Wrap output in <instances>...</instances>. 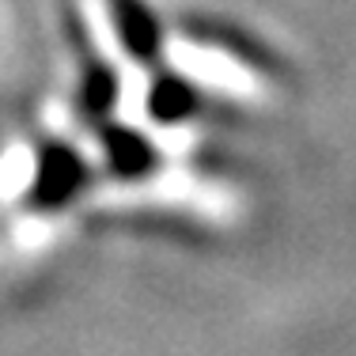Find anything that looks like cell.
I'll use <instances>...</instances> for the list:
<instances>
[{
	"label": "cell",
	"mask_w": 356,
	"mask_h": 356,
	"mask_svg": "<svg viewBox=\"0 0 356 356\" xmlns=\"http://www.w3.org/2000/svg\"><path fill=\"white\" fill-rule=\"evenodd\" d=\"M91 182V167L69 140H46L38 148L35 182H31L27 201L38 213H61L69 209Z\"/></svg>",
	"instance_id": "1"
},
{
	"label": "cell",
	"mask_w": 356,
	"mask_h": 356,
	"mask_svg": "<svg viewBox=\"0 0 356 356\" xmlns=\"http://www.w3.org/2000/svg\"><path fill=\"white\" fill-rule=\"evenodd\" d=\"M99 144H103V159H106L110 175L122 178V182H140V178H148L159 163L156 144L144 137L140 129H133V125L106 122L103 129H99Z\"/></svg>",
	"instance_id": "2"
},
{
	"label": "cell",
	"mask_w": 356,
	"mask_h": 356,
	"mask_svg": "<svg viewBox=\"0 0 356 356\" xmlns=\"http://www.w3.org/2000/svg\"><path fill=\"white\" fill-rule=\"evenodd\" d=\"M110 19H114L118 42L137 65H152L163 54V31L159 19L144 0H110Z\"/></svg>",
	"instance_id": "3"
},
{
	"label": "cell",
	"mask_w": 356,
	"mask_h": 356,
	"mask_svg": "<svg viewBox=\"0 0 356 356\" xmlns=\"http://www.w3.org/2000/svg\"><path fill=\"white\" fill-rule=\"evenodd\" d=\"M80 110L91 122H106V114L118 103V72L110 69L99 54H88L83 61V76H80Z\"/></svg>",
	"instance_id": "4"
},
{
	"label": "cell",
	"mask_w": 356,
	"mask_h": 356,
	"mask_svg": "<svg viewBox=\"0 0 356 356\" xmlns=\"http://www.w3.org/2000/svg\"><path fill=\"white\" fill-rule=\"evenodd\" d=\"M193 103H197V95H193V83L186 80V76H156L152 80V91H148V114L156 118L159 125H178L190 118Z\"/></svg>",
	"instance_id": "5"
}]
</instances>
